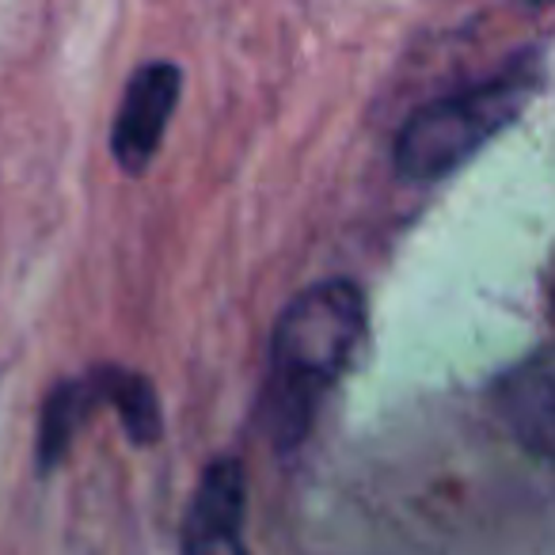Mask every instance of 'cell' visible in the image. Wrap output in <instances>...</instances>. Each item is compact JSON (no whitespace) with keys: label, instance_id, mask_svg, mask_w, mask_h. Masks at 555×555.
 I'll list each match as a JSON object with an SVG mask.
<instances>
[{"label":"cell","instance_id":"obj_4","mask_svg":"<svg viewBox=\"0 0 555 555\" xmlns=\"http://www.w3.org/2000/svg\"><path fill=\"white\" fill-rule=\"evenodd\" d=\"M247 476L236 456L214 461L198 479L183 521V555H251L244 540Z\"/></svg>","mask_w":555,"mask_h":555},{"label":"cell","instance_id":"obj_2","mask_svg":"<svg viewBox=\"0 0 555 555\" xmlns=\"http://www.w3.org/2000/svg\"><path fill=\"white\" fill-rule=\"evenodd\" d=\"M537 85L540 65L517 57L479 85L423 103L396 138V171L411 183H434L456 171L529 107Z\"/></svg>","mask_w":555,"mask_h":555},{"label":"cell","instance_id":"obj_5","mask_svg":"<svg viewBox=\"0 0 555 555\" xmlns=\"http://www.w3.org/2000/svg\"><path fill=\"white\" fill-rule=\"evenodd\" d=\"M494 408L517 446L555 461V347L514 365L494 388Z\"/></svg>","mask_w":555,"mask_h":555},{"label":"cell","instance_id":"obj_3","mask_svg":"<svg viewBox=\"0 0 555 555\" xmlns=\"http://www.w3.org/2000/svg\"><path fill=\"white\" fill-rule=\"evenodd\" d=\"M179 88H183V73L171 62H145L130 77L111 126V153L126 176H141L156 160V149L179 103Z\"/></svg>","mask_w":555,"mask_h":555},{"label":"cell","instance_id":"obj_7","mask_svg":"<svg viewBox=\"0 0 555 555\" xmlns=\"http://www.w3.org/2000/svg\"><path fill=\"white\" fill-rule=\"evenodd\" d=\"M111 408H118L122 426L130 434V441L138 446H153L164 430V415H160V400H156L153 385L141 373H130L118 365L115 370V392H111Z\"/></svg>","mask_w":555,"mask_h":555},{"label":"cell","instance_id":"obj_6","mask_svg":"<svg viewBox=\"0 0 555 555\" xmlns=\"http://www.w3.org/2000/svg\"><path fill=\"white\" fill-rule=\"evenodd\" d=\"M115 370L118 365H95V370L80 373L73 380H62V385L50 392L47 408H42V426H39V468L50 472L65 461L77 430L103 408L111 403V392H115Z\"/></svg>","mask_w":555,"mask_h":555},{"label":"cell","instance_id":"obj_1","mask_svg":"<svg viewBox=\"0 0 555 555\" xmlns=\"http://www.w3.org/2000/svg\"><path fill=\"white\" fill-rule=\"evenodd\" d=\"M365 332V297L350 278H327L297 294L270 332L259 426L289 453L309 438L317 411L354 358Z\"/></svg>","mask_w":555,"mask_h":555},{"label":"cell","instance_id":"obj_8","mask_svg":"<svg viewBox=\"0 0 555 555\" xmlns=\"http://www.w3.org/2000/svg\"><path fill=\"white\" fill-rule=\"evenodd\" d=\"M552 317H555V286H552Z\"/></svg>","mask_w":555,"mask_h":555}]
</instances>
